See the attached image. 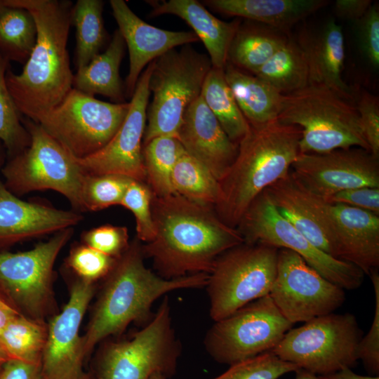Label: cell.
<instances>
[{"mask_svg": "<svg viewBox=\"0 0 379 379\" xmlns=\"http://www.w3.org/2000/svg\"><path fill=\"white\" fill-rule=\"evenodd\" d=\"M5 6L3 4L2 1H0V14L1 13L2 11L4 10Z\"/></svg>", "mask_w": 379, "mask_h": 379, "instance_id": "11a10c76", "label": "cell"}, {"mask_svg": "<svg viewBox=\"0 0 379 379\" xmlns=\"http://www.w3.org/2000/svg\"><path fill=\"white\" fill-rule=\"evenodd\" d=\"M118 29L129 53V71L125 93L131 98L144 67L175 47L199 41L193 32L170 31L154 27L140 18L123 0L109 1Z\"/></svg>", "mask_w": 379, "mask_h": 379, "instance_id": "ffe728a7", "label": "cell"}, {"mask_svg": "<svg viewBox=\"0 0 379 379\" xmlns=\"http://www.w3.org/2000/svg\"><path fill=\"white\" fill-rule=\"evenodd\" d=\"M185 152L178 137L173 135L158 136L142 145L145 181L154 196L175 194L171 183L172 173Z\"/></svg>", "mask_w": 379, "mask_h": 379, "instance_id": "1f68e13d", "label": "cell"}, {"mask_svg": "<svg viewBox=\"0 0 379 379\" xmlns=\"http://www.w3.org/2000/svg\"><path fill=\"white\" fill-rule=\"evenodd\" d=\"M150 379H167V378L164 375L159 373H156L151 376Z\"/></svg>", "mask_w": 379, "mask_h": 379, "instance_id": "db71d44e", "label": "cell"}, {"mask_svg": "<svg viewBox=\"0 0 379 379\" xmlns=\"http://www.w3.org/2000/svg\"><path fill=\"white\" fill-rule=\"evenodd\" d=\"M290 172L304 188L323 199L343 190L379 187V158L361 147L299 154Z\"/></svg>", "mask_w": 379, "mask_h": 379, "instance_id": "2e32d148", "label": "cell"}, {"mask_svg": "<svg viewBox=\"0 0 379 379\" xmlns=\"http://www.w3.org/2000/svg\"><path fill=\"white\" fill-rule=\"evenodd\" d=\"M362 337L354 314L332 312L291 328L271 351L283 361L324 375L356 365Z\"/></svg>", "mask_w": 379, "mask_h": 379, "instance_id": "ba28073f", "label": "cell"}, {"mask_svg": "<svg viewBox=\"0 0 379 379\" xmlns=\"http://www.w3.org/2000/svg\"><path fill=\"white\" fill-rule=\"evenodd\" d=\"M6 6L26 9L36 27L35 45L19 74L9 69L8 89L20 112L36 123L57 106L72 88L67 44L72 4L58 0H4Z\"/></svg>", "mask_w": 379, "mask_h": 379, "instance_id": "7a4b0ae2", "label": "cell"}, {"mask_svg": "<svg viewBox=\"0 0 379 379\" xmlns=\"http://www.w3.org/2000/svg\"><path fill=\"white\" fill-rule=\"evenodd\" d=\"M130 102L111 103L74 88L39 124L77 159L102 148L123 123Z\"/></svg>", "mask_w": 379, "mask_h": 379, "instance_id": "8fae6325", "label": "cell"}, {"mask_svg": "<svg viewBox=\"0 0 379 379\" xmlns=\"http://www.w3.org/2000/svg\"><path fill=\"white\" fill-rule=\"evenodd\" d=\"M297 42L305 57L309 84L326 86L352 101L354 93L342 78L345 60L342 27L329 20L316 31L302 34Z\"/></svg>", "mask_w": 379, "mask_h": 379, "instance_id": "cb8c5ba5", "label": "cell"}, {"mask_svg": "<svg viewBox=\"0 0 379 379\" xmlns=\"http://www.w3.org/2000/svg\"><path fill=\"white\" fill-rule=\"evenodd\" d=\"M126 44L117 29L107 49L99 53L74 75L72 88L91 96L109 98L115 103L124 102V87L119 75Z\"/></svg>", "mask_w": 379, "mask_h": 379, "instance_id": "83f0119b", "label": "cell"}, {"mask_svg": "<svg viewBox=\"0 0 379 379\" xmlns=\"http://www.w3.org/2000/svg\"><path fill=\"white\" fill-rule=\"evenodd\" d=\"M201 97L229 138L239 144L247 133L249 124L226 81L224 69L211 68L204 80Z\"/></svg>", "mask_w": 379, "mask_h": 379, "instance_id": "f546056e", "label": "cell"}, {"mask_svg": "<svg viewBox=\"0 0 379 379\" xmlns=\"http://www.w3.org/2000/svg\"><path fill=\"white\" fill-rule=\"evenodd\" d=\"M94 290L93 282L77 281L67 303L51 321L41 359L46 379L78 378L84 357L79 330Z\"/></svg>", "mask_w": 379, "mask_h": 379, "instance_id": "ac0fdd59", "label": "cell"}, {"mask_svg": "<svg viewBox=\"0 0 379 379\" xmlns=\"http://www.w3.org/2000/svg\"><path fill=\"white\" fill-rule=\"evenodd\" d=\"M47 338L42 321L20 314L0 330V345L9 359L39 364Z\"/></svg>", "mask_w": 379, "mask_h": 379, "instance_id": "836d02e7", "label": "cell"}, {"mask_svg": "<svg viewBox=\"0 0 379 379\" xmlns=\"http://www.w3.org/2000/svg\"><path fill=\"white\" fill-rule=\"evenodd\" d=\"M375 294L373 319L368 332L363 336L358 346V359L371 375H379V274L369 275Z\"/></svg>", "mask_w": 379, "mask_h": 379, "instance_id": "b9f144b4", "label": "cell"}, {"mask_svg": "<svg viewBox=\"0 0 379 379\" xmlns=\"http://www.w3.org/2000/svg\"><path fill=\"white\" fill-rule=\"evenodd\" d=\"M324 200L343 204L379 215V187H361L343 190Z\"/></svg>", "mask_w": 379, "mask_h": 379, "instance_id": "bcb514c9", "label": "cell"}, {"mask_svg": "<svg viewBox=\"0 0 379 379\" xmlns=\"http://www.w3.org/2000/svg\"><path fill=\"white\" fill-rule=\"evenodd\" d=\"M39 365L8 359L2 365L0 379H38Z\"/></svg>", "mask_w": 379, "mask_h": 379, "instance_id": "7dc6e473", "label": "cell"}, {"mask_svg": "<svg viewBox=\"0 0 379 379\" xmlns=\"http://www.w3.org/2000/svg\"><path fill=\"white\" fill-rule=\"evenodd\" d=\"M300 368L283 361L272 351L237 362L213 379H279Z\"/></svg>", "mask_w": 379, "mask_h": 379, "instance_id": "f35d334b", "label": "cell"}, {"mask_svg": "<svg viewBox=\"0 0 379 379\" xmlns=\"http://www.w3.org/2000/svg\"><path fill=\"white\" fill-rule=\"evenodd\" d=\"M360 126L369 151L379 158V102L378 97L367 91L356 100Z\"/></svg>", "mask_w": 379, "mask_h": 379, "instance_id": "ee69618b", "label": "cell"}, {"mask_svg": "<svg viewBox=\"0 0 379 379\" xmlns=\"http://www.w3.org/2000/svg\"><path fill=\"white\" fill-rule=\"evenodd\" d=\"M361 49L369 63L379 66V8L373 3L366 14L357 22Z\"/></svg>", "mask_w": 379, "mask_h": 379, "instance_id": "f6af8a7d", "label": "cell"}, {"mask_svg": "<svg viewBox=\"0 0 379 379\" xmlns=\"http://www.w3.org/2000/svg\"><path fill=\"white\" fill-rule=\"evenodd\" d=\"M320 379H379L378 375H361L355 373L350 368H345L336 372L319 375Z\"/></svg>", "mask_w": 379, "mask_h": 379, "instance_id": "f907efd6", "label": "cell"}, {"mask_svg": "<svg viewBox=\"0 0 379 379\" xmlns=\"http://www.w3.org/2000/svg\"><path fill=\"white\" fill-rule=\"evenodd\" d=\"M83 240L86 246L115 258H119L129 246L127 228L111 225L86 232Z\"/></svg>", "mask_w": 379, "mask_h": 379, "instance_id": "7bdbcfd3", "label": "cell"}, {"mask_svg": "<svg viewBox=\"0 0 379 379\" xmlns=\"http://www.w3.org/2000/svg\"><path fill=\"white\" fill-rule=\"evenodd\" d=\"M295 373V379H320L318 375H314L302 368L297 370Z\"/></svg>", "mask_w": 379, "mask_h": 379, "instance_id": "816d5d0a", "label": "cell"}, {"mask_svg": "<svg viewBox=\"0 0 379 379\" xmlns=\"http://www.w3.org/2000/svg\"><path fill=\"white\" fill-rule=\"evenodd\" d=\"M72 234L68 228L31 250L0 253V291L23 316L42 321L52 299L55 261Z\"/></svg>", "mask_w": 379, "mask_h": 379, "instance_id": "5bb4252c", "label": "cell"}, {"mask_svg": "<svg viewBox=\"0 0 379 379\" xmlns=\"http://www.w3.org/2000/svg\"><path fill=\"white\" fill-rule=\"evenodd\" d=\"M204 2L216 12L244 18L285 34L293 25L328 3L326 0H206Z\"/></svg>", "mask_w": 379, "mask_h": 379, "instance_id": "484cf974", "label": "cell"}, {"mask_svg": "<svg viewBox=\"0 0 379 379\" xmlns=\"http://www.w3.org/2000/svg\"><path fill=\"white\" fill-rule=\"evenodd\" d=\"M30 141L2 168L4 185L13 194L52 190L85 211L82 188L87 173L67 150L39 124L27 123Z\"/></svg>", "mask_w": 379, "mask_h": 379, "instance_id": "52a82bcc", "label": "cell"}, {"mask_svg": "<svg viewBox=\"0 0 379 379\" xmlns=\"http://www.w3.org/2000/svg\"><path fill=\"white\" fill-rule=\"evenodd\" d=\"M132 180L115 174H87L82 188L85 210L95 211L111 206L120 205Z\"/></svg>", "mask_w": 379, "mask_h": 379, "instance_id": "74e56055", "label": "cell"}, {"mask_svg": "<svg viewBox=\"0 0 379 379\" xmlns=\"http://www.w3.org/2000/svg\"><path fill=\"white\" fill-rule=\"evenodd\" d=\"M152 62L142 72L131 97L128 112L112 139L95 153L77 159L87 174H115L145 181L142 141L150 95Z\"/></svg>", "mask_w": 379, "mask_h": 379, "instance_id": "e0dca14e", "label": "cell"}, {"mask_svg": "<svg viewBox=\"0 0 379 379\" xmlns=\"http://www.w3.org/2000/svg\"><path fill=\"white\" fill-rule=\"evenodd\" d=\"M237 229L246 243H263L295 252L344 290L357 289L364 281L365 274L360 269L321 251L298 232L279 213L265 191L251 204Z\"/></svg>", "mask_w": 379, "mask_h": 379, "instance_id": "4fadbf2b", "label": "cell"}, {"mask_svg": "<svg viewBox=\"0 0 379 379\" xmlns=\"http://www.w3.org/2000/svg\"><path fill=\"white\" fill-rule=\"evenodd\" d=\"M213 208L177 194L153 195L156 234L142 248L157 274L172 279L209 274L218 256L244 242L238 230L225 223Z\"/></svg>", "mask_w": 379, "mask_h": 379, "instance_id": "6da1fadb", "label": "cell"}, {"mask_svg": "<svg viewBox=\"0 0 379 379\" xmlns=\"http://www.w3.org/2000/svg\"><path fill=\"white\" fill-rule=\"evenodd\" d=\"M4 6L0 14V53L9 60L25 62L36 43L35 22L26 9Z\"/></svg>", "mask_w": 379, "mask_h": 379, "instance_id": "d590c367", "label": "cell"}, {"mask_svg": "<svg viewBox=\"0 0 379 379\" xmlns=\"http://www.w3.org/2000/svg\"><path fill=\"white\" fill-rule=\"evenodd\" d=\"M150 16L171 14L185 20L206 48L213 67L225 69L227 53L241 21L227 22L210 13L197 0L150 1Z\"/></svg>", "mask_w": 379, "mask_h": 379, "instance_id": "d4e9b609", "label": "cell"}, {"mask_svg": "<svg viewBox=\"0 0 379 379\" xmlns=\"http://www.w3.org/2000/svg\"><path fill=\"white\" fill-rule=\"evenodd\" d=\"M265 191L286 220L317 248L335 258L333 235L320 197L304 188L291 172Z\"/></svg>", "mask_w": 379, "mask_h": 379, "instance_id": "603a6c76", "label": "cell"}, {"mask_svg": "<svg viewBox=\"0 0 379 379\" xmlns=\"http://www.w3.org/2000/svg\"><path fill=\"white\" fill-rule=\"evenodd\" d=\"M212 67L208 56L185 46L152 61L149 80L152 100L148 105L142 145L161 135H178L184 114L201 95Z\"/></svg>", "mask_w": 379, "mask_h": 379, "instance_id": "8992f818", "label": "cell"}, {"mask_svg": "<svg viewBox=\"0 0 379 379\" xmlns=\"http://www.w3.org/2000/svg\"><path fill=\"white\" fill-rule=\"evenodd\" d=\"M181 350L165 296L152 319L130 339L105 345L98 379H150L156 373L168 379L176 372Z\"/></svg>", "mask_w": 379, "mask_h": 379, "instance_id": "30bf717a", "label": "cell"}, {"mask_svg": "<svg viewBox=\"0 0 379 379\" xmlns=\"http://www.w3.org/2000/svg\"><path fill=\"white\" fill-rule=\"evenodd\" d=\"M152 197L146 183L132 180L120 204L134 215L137 238L145 243L152 241L156 234L152 213Z\"/></svg>", "mask_w": 379, "mask_h": 379, "instance_id": "ab89813d", "label": "cell"}, {"mask_svg": "<svg viewBox=\"0 0 379 379\" xmlns=\"http://www.w3.org/2000/svg\"><path fill=\"white\" fill-rule=\"evenodd\" d=\"M277 119L300 128V154L351 147L369 151L355 103L326 86L309 84L284 94Z\"/></svg>", "mask_w": 379, "mask_h": 379, "instance_id": "5b68a950", "label": "cell"}, {"mask_svg": "<svg viewBox=\"0 0 379 379\" xmlns=\"http://www.w3.org/2000/svg\"><path fill=\"white\" fill-rule=\"evenodd\" d=\"M186 152L219 180L234 162L238 144L233 142L200 97L185 112L177 135Z\"/></svg>", "mask_w": 379, "mask_h": 379, "instance_id": "44dd1931", "label": "cell"}, {"mask_svg": "<svg viewBox=\"0 0 379 379\" xmlns=\"http://www.w3.org/2000/svg\"><path fill=\"white\" fill-rule=\"evenodd\" d=\"M372 4L371 0H337L333 8L337 16L357 22L363 18Z\"/></svg>", "mask_w": 379, "mask_h": 379, "instance_id": "c3c4849f", "label": "cell"}, {"mask_svg": "<svg viewBox=\"0 0 379 379\" xmlns=\"http://www.w3.org/2000/svg\"><path fill=\"white\" fill-rule=\"evenodd\" d=\"M253 74L283 94L300 90L309 84L304 53L298 43L289 37Z\"/></svg>", "mask_w": 379, "mask_h": 379, "instance_id": "4dcf8cb0", "label": "cell"}, {"mask_svg": "<svg viewBox=\"0 0 379 379\" xmlns=\"http://www.w3.org/2000/svg\"><path fill=\"white\" fill-rule=\"evenodd\" d=\"M21 314L0 293V330L8 322Z\"/></svg>", "mask_w": 379, "mask_h": 379, "instance_id": "681fc988", "label": "cell"}, {"mask_svg": "<svg viewBox=\"0 0 379 379\" xmlns=\"http://www.w3.org/2000/svg\"><path fill=\"white\" fill-rule=\"evenodd\" d=\"M300 138V127L278 119L249 124L234 162L219 180L221 197L213 208L225 223L237 228L253 200L288 174Z\"/></svg>", "mask_w": 379, "mask_h": 379, "instance_id": "277c9868", "label": "cell"}, {"mask_svg": "<svg viewBox=\"0 0 379 379\" xmlns=\"http://www.w3.org/2000/svg\"><path fill=\"white\" fill-rule=\"evenodd\" d=\"M292 326L267 295L215 321L204 347L215 361L231 366L271 351Z\"/></svg>", "mask_w": 379, "mask_h": 379, "instance_id": "7c38bea8", "label": "cell"}, {"mask_svg": "<svg viewBox=\"0 0 379 379\" xmlns=\"http://www.w3.org/2000/svg\"><path fill=\"white\" fill-rule=\"evenodd\" d=\"M259 24L239 25L228 50L227 63L254 74L288 39L286 34Z\"/></svg>", "mask_w": 379, "mask_h": 379, "instance_id": "f1b7e54d", "label": "cell"}, {"mask_svg": "<svg viewBox=\"0 0 379 379\" xmlns=\"http://www.w3.org/2000/svg\"><path fill=\"white\" fill-rule=\"evenodd\" d=\"M103 1L78 0L72 10L76 27L75 61L77 69L87 65L100 53L105 40Z\"/></svg>", "mask_w": 379, "mask_h": 379, "instance_id": "e575fe53", "label": "cell"}, {"mask_svg": "<svg viewBox=\"0 0 379 379\" xmlns=\"http://www.w3.org/2000/svg\"><path fill=\"white\" fill-rule=\"evenodd\" d=\"M279 249L244 242L218 256L206 286L214 321L269 295L277 274Z\"/></svg>", "mask_w": 379, "mask_h": 379, "instance_id": "9c48e42d", "label": "cell"}, {"mask_svg": "<svg viewBox=\"0 0 379 379\" xmlns=\"http://www.w3.org/2000/svg\"><path fill=\"white\" fill-rule=\"evenodd\" d=\"M81 218L75 212L22 201L0 180V248L72 228Z\"/></svg>", "mask_w": 379, "mask_h": 379, "instance_id": "7402d4cb", "label": "cell"}, {"mask_svg": "<svg viewBox=\"0 0 379 379\" xmlns=\"http://www.w3.org/2000/svg\"><path fill=\"white\" fill-rule=\"evenodd\" d=\"M321 206L333 235L335 258L355 265L368 276L378 271L379 215L323 199Z\"/></svg>", "mask_w": 379, "mask_h": 379, "instance_id": "d6986e66", "label": "cell"}, {"mask_svg": "<svg viewBox=\"0 0 379 379\" xmlns=\"http://www.w3.org/2000/svg\"><path fill=\"white\" fill-rule=\"evenodd\" d=\"M117 259L86 245H82L71 251L67 263L81 279L93 282L106 277L113 269Z\"/></svg>", "mask_w": 379, "mask_h": 379, "instance_id": "60d3db41", "label": "cell"}, {"mask_svg": "<svg viewBox=\"0 0 379 379\" xmlns=\"http://www.w3.org/2000/svg\"><path fill=\"white\" fill-rule=\"evenodd\" d=\"M8 357L0 345V362L4 363L8 360Z\"/></svg>", "mask_w": 379, "mask_h": 379, "instance_id": "f5cc1de1", "label": "cell"}, {"mask_svg": "<svg viewBox=\"0 0 379 379\" xmlns=\"http://www.w3.org/2000/svg\"><path fill=\"white\" fill-rule=\"evenodd\" d=\"M4 363L0 362V378H1V371H2V365H3Z\"/></svg>", "mask_w": 379, "mask_h": 379, "instance_id": "9f6ffc18", "label": "cell"}, {"mask_svg": "<svg viewBox=\"0 0 379 379\" xmlns=\"http://www.w3.org/2000/svg\"><path fill=\"white\" fill-rule=\"evenodd\" d=\"M269 295L292 324L334 312L345 300L343 288L286 248L279 249L277 274Z\"/></svg>", "mask_w": 379, "mask_h": 379, "instance_id": "9a60e30c", "label": "cell"}, {"mask_svg": "<svg viewBox=\"0 0 379 379\" xmlns=\"http://www.w3.org/2000/svg\"><path fill=\"white\" fill-rule=\"evenodd\" d=\"M225 77L243 115L250 124L278 119L284 94L255 75L227 63Z\"/></svg>", "mask_w": 379, "mask_h": 379, "instance_id": "4316f807", "label": "cell"}, {"mask_svg": "<svg viewBox=\"0 0 379 379\" xmlns=\"http://www.w3.org/2000/svg\"><path fill=\"white\" fill-rule=\"evenodd\" d=\"M138 238L129 244L106 277L86 334L82 337L84 356L100 342L122 333L132 322L147 324L154 316V302L179 289L206 287L208 274L198 273L166 279L144 264Z\"/></svg>", "mask_w": 379, "mask_h": 379, "instance_id": "3957f363", "label": "cell"}, {"mask_svg": "<svg viewBox=\"0 0 379 379\" xmlns=\"http://www.w3.org/2000/svg\"><path fill=\"white\" fill-rule=\"evenodd\" d=\"M171 183L175 194L196 203L214 208L220 201L221 191L218 179L186 152L173 168Z\"/></svg>", "mask_w": 379, "mask_h": 379, "instance_id": "d6a6232c", "label": "cell"}, {"mask_svg": "<svg viewBox=\"0 0 379 379\" xmlns=\"http://www.w3.org/2000/svg\"><path fill=\"white\" fill-rule=\"evenodd\" d=\"M8 62L0 53V140L13 157L29 145L30 137L21 124L20 112L6 85Z\"/></svg>", "mask_w": 379, "mask_h": 379, "instance_id": "8d00e7d4", "label": "cell"}]
</instances>
